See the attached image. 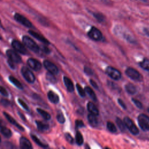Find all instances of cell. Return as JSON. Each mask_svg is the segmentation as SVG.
I'll return each mask as SVG.
<instances>
[{"label":"cell","instance_id":"6da1fadb","mask_svg":"<svg viewBox=\"0 0 149 149\" xmlns=\"http://www.w3.org/2000/svg\"><path fill=\"white\" fill-rule=\"evenodd\" d=\"M22 41L24 45L29 48L30 50L34 52H38L40 51V48L38 45L30 37L27 36H24L22 38Z\"/></svg>","mask_w":149,"mask_h":149},{"label":"cell","instance_id":"7a4b0ae2","mask_svg":"<svg viewBox=\"0 0 149 149\" xmlns=\"http://www.w3.org/2000/svg\"><path fill=\"white\" fill-rule=\"evenodd\" d=\"M137 120L140 127L144 131L149 130V116L141 113L137 118Z\"/></svg>","mask_w":149,"mask_h":149},{"label":"cell","instance_id":"3957f363","mask_svg":"<svg viewBox=\"0 0 149 149\" xmlns=\"http://www.w3.org/2000/svg\"><path fill=\"white\" fill-rule=\"evenodd\" d=\"M123 122L126 127L129 130V131L134 135H137L139 133V129L137 127L133 120L129 117L126 116L123 118Z\"/></svg>","mask_w":149,"mask_h":149},{"label":"cell","instance_id":"277c9868","mask_svg":"<svg viewBox=\"0 0 149 149\" xmlns=\"http://www.w3.org/2000/svg\"><path fill=\"white\" fill-rule=\"evenodd\" d=\"M125 73L129 77H130L133 80H135V81L142 80V76L141 74L137 70H136L133 68H131V67L127 68L125 71Z\"/></svg>","mask_w":149,"mask_h":149},{"label":"cell","instance_id":"5b68a950","mask_svg":"<svg viewBox=\"0 0 149 149\" xmlns=\"http://www.w3.org/2000/svg\"><path fill=\"white\" fill-rule=\"evenodd\" d=\"M21 73L24 79L30 83H33L35 81V76L33 73L26 66H23L21 69Z\"/></svg>","mask_w":149,"mask_h":149},{"label":"cell","instance_id":"8992f818","mask_svg":"<svg viewBox=\"0 0 149 149\" xmlns=\"http://www.w3.org/2000/svg\"><path fill=\"white\" fill-rule=\"evenodd\" d=\"M88 36L93 40L100 41L102 38V34L98 29L93 26L88 32Z\"/></svg>","mask_w":149,"mask_h":149},{"label":"cell","instance_id":"52a82bcc","mask_svg":"<svg viewBox=\"0 0 149 149\" xmlns=\"http://www.w3.org/2000/svg\"><path fill=\"white\" fill-rule=\"evenodd\" d=\"M105 72L109 77L113 80H118L121 77V73L112 66H108L105 69Z\"/></svg>","mask_w":149,"mask_h":149},{"label":"cell","instance_id":"ba28073f","mask_svg":"<svg viewBox=\"0 0 149 149\" xmlns=\"http://www.w3.org/2000/svg\"><path fill=\"white\" fill-rule=\"evenodd\" d=\"M13 17L16 22H17L20 24H22L23 26H24L26 27H28V28L32 27V23H31V22L28 19H27L25 16H23L22 15H21L19 13H16L14 15Z\"/></svg>","mask_w":149,"mask_h":149},{"label":"cell","instance_id":"9c48e42d","mask_svg":"<svg viewBox=\"0 0 149 149\" xmlns=\"http://www.w3.org/2000/svg\"><path fill=\"white\" fill-rule=\"evenodd\" d=\"M6 54L8 57L9 59H10L14 63H20L22 61L21 56L15 51L13 49H9L6 50Z\"/></svg>","mask_w":149,"mask_h":149},{"label":"cell","instance_id":"30bf717a","mask_svg":"<svg viewBox=\"0 0 149 149\" xmlns=\"http://www.w3.org/2000/svg\"><path fill=\"white\" fill-rule=\"evenodd\" d=\"M12 46L13 47V48L15 51H16L17 52L20 54H26L27 53L25 45H23L20 42H19L16 40H14L12 41Z\"/></svg>","mask_w":149,"mask_h":149},{"label":"cell","instance_id":"8fae6325","mask_svg":"<svg viewBox=\"0 0 149 149\" xmlns=\"http://www.w3.org/2000/svg\"><path fill=\"white\" fill-rule=\"evenodd\" d=\"M27 63L30 68L36 71L40 70L42 67V64L38 60L32 58L27 59Z\"/></svg>","mask_w":149,"mask_h":149},{"label":"cell","instance_id":"7c38bea8","mask_svg":"<svg viewBox=\"0 0 149 149\" xmlns=\"http://www.w3.org/2000/svg\"><path fill=\"white\" fill-rule=\"evenodd\" d=\"M43 65L45 68L50 73H52L54 74H56L59 72L57 66L54 63L49 61L45 60L43 62Z\"/></svg>","mask_w":149,"mask_h":149},{"label":"cell","instance_id":"4fadbf2b","mask_svg":"<svg viewBox=\"0 0 149 149\" xmlns=\"http://www.w3.org/2000/svg\"><path fill=\"white\" fill-rule=\"evenodd\" d=\"M29 33L30 34H31L33 37H34L35 38L37 39L38 41L45 44H49V42L48 40H47L44 36L39 34L38 33H37L33 30H29Z\"/></svg>","mask_w":149,"mask_h":149},{"label":"cell","instance_id":"5bb4252c","mask_svg":"<svg viewBox=\"0 0 149 149\" xmlns=\"http://www.w3.org/2000/svg\"><path fill=\"white\" fill-rule=\"evenodd\" d=\"M20 146L23 149H31L32 145L30 141L25 137H21L20 139Z\"/></svg>","mask_w":149,"mask_h":149},{"label":"cell","instance_id":"9a60e30c","mask_svg":"<svg viewBox=\"0 0 149 149\" xmlns=\"http://www.w3.org/2000/svg\"><path fill=\"white\" fill-rule=\"evenodd\" d=\"M3 115H5V118H6V119L12 125H13L14 126H15L16 127H17L19 130H22V131H23L24 130V128L20 125H19L18 123H17V122L16 121L15 119H14L10 115H9L8 113L5 112H3Z\"/></svg>","mask_w":149,"mask_h":149},{"label":"cell","instance_id":"2e32d148","mask_svg":"<svg viewBox=\"0 0 149 149\" xmlns=\"http://www.w3.org/2000/svg\"><path fill=\"white\" fill-rule=\"evenodd\" d=\"M63 81L65 83V86L66 87V88L69 92H73L74 90V85L73 84L72 81L68 77L64 76L63 77Z\"/></svg>","mask_w":149,"mask_h":149},{"label":"cell","instance_id":"e0dca14e","mask_svg":"<svg viewBox=\"0 0 149 149\" xmlns=\"http://www.w3.org/2000/svg\"><path fill=\"white\" fill-rule=\"evenodd\" d=\"M47 97L48 100L52 103L56 104L59 101V96L53 91H49L47 93Z\"/></svg>","mask_w":149,"mask_h":149},{"label":"cell","instance_id":"ac0fdd59","mask_svg":"<svg viewBox=\"0 0 149 149\" xmlns=\"http://www.w3.org/2000/svg\"><path fill=\"white\" fill-rule=\"evenodd\" d=\"M87 109L88 111L92 114H94L96 116H98L99 115V111L98 109L96 107V106L91 102H88L87 104Z\"/></svg>","mask_w":149,"mask_h":149},{"label":"cell","instance_id":"d6986e66","mask_svg":"<svg viewBox=\"0 0 149 149\" xmlns=\"http://www.w3.org/2000/svg\"><path fill=\"white\" fill-rule=\"evenodd\" d=\"M87 119H88V120L89 123H90L92 126L95 127V126H97L98 123V119H97L96 115H95L92 114V113H90V114L88 115Z\"/></svg>","mask_w":149,"mask_h":149},{"label":"cell","instance_id":"ffe728a7","mask_svg":"<svg viewBox=\"0 0 149 149\" xmlns=\"http://www.w3.org/2000/svg\"><path fill=\"white\" fill-rule=\"evenodd\" d=\"M36 123L37 125V129L40 132H45L49 129V125L46 123H44L39 120H36Z\"/></svg>","mask_w":149,"mask_h":149},{"label":"cell","instance_id":"44dd1931","mask_svg":"<svg viewBox=\"0 0 149 149\" xmlns=\"http://www.w3.org/2000/svg\"><path fill=\"white\" fill-rule=\"evenodd\" d=\"M125 90L130 94H134L137 91L136 86L134 84L130 83L125 85Z\"/></svg>","mask_w":149,"mask_h":149},{"label":"cell","instance_id":"7402d4cb","mask_svg":"<svg viewBox=\"0 0 149 149\" xmlns=\"http://www.w3.org/2000/svg\"><path fill=\"white\" fill-rule=\"evenodd\" d=\"M84 90H85V92L90 96V97L93 101L97 100V96H96L94 91L91 87H90L88 86H86L84 88Z\"/></svg>","mask_w":149,"mask_h":149},{"label":"cell","instance_id":"603a6c76","mask_svg":"<svg viewBox=\"0 0 149 149\" xmlns=\"http://www.w3.org/2000/svg\"><path fill=\"white\" fill-rule=\"evenodd\" d=\"M0 132L6 137L8 138L12 136L11 130L9 128L6 127L5 126H3L0 128Z\"/></svg>","mask_w":149,"mask_h":149},{"label":"cell","instance_id":"cb8c5ba5","mask_svg":"<svg viewBox=\"0 0 149 149\" xmlns=\"http://www.w3.org/2000/svg\"><path fill=\"white\" fill-rule=\"evenodd\" d=\"M9 80H10V81L13 83L16 87H17L19 89H23V86L21 84V83L15 77L12 76H10L9 77Z\"/></svg>","mask_w":149,"mask_h":149},{"label":"cell","instance_id":"d4e9b609","mask_svg":"<svg viewBox=\"0 0 149 149\" xmlns=\"http://www.w3.org/2000/svg\"><path fill=\"white\" fill-rule=\"evenodd\" d=\"M31 139H33V140L37 144H38L39 146L41 147H43V148H46L48 147V144H45L42 142H41L40 139L36 136H35L34 134H31Z\"/></svg>","mask_w":149,"mask_h":149},{"label":"cell","instance_id":"484cf974","mask_svg":"<svg viewBox=\"0 0 149 149\" xmlns=\"http://www.w3.org/2000/svg\"><path fill=\"white\" fill-rule=\"evenodd\" d=\"M37 111L38 112L40 115L42 116V117L45 119V120H49L51 119V115L49 113L45 111L44 110L41 109V108H37Z\"/></svg>","mask_w":149,"mask_h":149},{"label":"cell","instance_id":"4316f807","mask_svg":"<svg viewBox=\"0 0 149 149\" xmlns=\"http://www.w3.org/2000/svg\"><path fill=\"white\" fill-rule=\"evenodd\" d=\"M139 65L143 69L149 71V59L148 58H144L139 63Z\"/></svg>","mask_w":149,"mask_h":149},{"label":"cell","instance_id":"83f0119b","mask_svg":"<svg viewBox=\"0 0 149 149\" xmlns=\"http://www.w3.org/2000/svg\"><path fill=\"white\" fill-rule=\"evenodd\" d=\"M76 143L79 146L83 144V141H84L83 136L81 134V133L79 131H77L76 133Z\"/></svg>","mask_w":149,"mask_h":149},{"label":"cell","instance_id":"f1b7e54d","mask_svg":"<svg viewBox=\"0 0 149 149\" xmlns=\"http://www.w3.org/2000/svg\"><path fill=\"white\" fill-rule=\"evenodd\" d=\"M116 124H117L119 129L122 132H124L126 130V126H125L123 121H122L120 118H116Z\"/></svg>","mask_w":149,"mask_h":149},{"label":"cell","instance_id":"f546056e","mask_svg":"<svg viewBox=\"0 0 149 149\" xmlns=\"http://www.w3.org/2000/svg\"><path fill=\"white\" fill-rule=\"evenodd\" d=\"M107 129H108V130L110 132L115 133L117 131V129H116V126L114 125L113 123H112V122H111L110 121H108L107 122Z\"/></svg>","mask_w":149,"mask_h":149},{"label":"cell","instance_id":"4dcf8cb0","mask_svg":"<svg viewBox=\"0 0 149 149\" xmlns=\"http://www.w3.org/2000/svg\"><path fill=\"white\" fill-rule=\"evenodd\" d=\"M54 75H55L54 74L48 72L46 74V78L50 82H51L52 83H55L56 82V79Z\"/></svg>","mask_w":149,"mask_h":149},{"label":"cell","instance_id":"1f68e13d","mask_svg":"<svg viewBox=\"0 0 149 149\" xmlns=\"http://www.w3.org/2000/svg\"><path fill=\"white\" fill-rule=\"evenodd\" d=\"M93 16L100 22H102L105 20V16L101 13H94Z\"/></svg>","mask_w":149,"mask_h":149},{"label":"cell","instance_id":"d6a6232c","mask_svg":"<svg viewBox=\"0 0 149 149\" xmlns=\"http://www.w3.org/2000/svg\"><path fill=\"white\" fill-rule=\"evenodd\" d=\"M76 88H77V91H78L79 95L83 97H85V95H86L85 90L82 88V87L79 83L76 84Z\"/></svg>","mask_w":149,"mask_h":149},{"label":"cell","instance_id":"836d02e7","mask_svg":"<svg viewBox=\"0 0 149 149\" xmlns=\"http://www.w3.org/2000/svg\"><path fill=\"white\" fill-rule=\"evenodd\" d=\"M56 119L60 123H63L65 122V118L62 112H59L56 115Z\"/></svg>","mask_w":149,"mask_h":149},{"label":"cell","instance_id":"e575fe53","mask_svg":"<svg viewBox=\"0 0 149 149\" xmlns=\"http://www.w3.org/2000/svg\"><path fill=\"white\" fill-rule=\"evenodd\" d=\"M65 136L66 140H67V141H68L69 143H70V144H73V143H74L73 138L72 137V136H71L69 133H65Z\"/></svg>","mask_w":149,"mask_h":149},{"label":"cell","instance_id":"d590c367","mask_svg":"<svg viewBox=\"0 0 149 149\" xmlns=\"http://www.w3.org/2000/svg\"><path fill=\"white\" fill-rule=\"evenodd\" d=\"M75 126H76V128L78 129L81 127H84V125L83 122L81 120H79V119H77L75 121Z\"/></svg>","mask_w":149,"mask_h":149},{"label":"cell","instance_id":"8d00e7d4","mask_svg":"<svg viewBox=\"0 0 149 149\" xmlns=\"http://www.w3.org/2000/svg\"><path fill=\"white\" fill-rule=\"evenodd\" d=\"M132 100L134 104V105H135L137 108H140V109H141V108H143V105H142V104H141L139 100H136V99H135V98H132Z\"/></svg>","mask_w":149,"mask_h":149},{"label":"cell","instance_id":"74e56055","mask_svg":"<svg viewBox=\"0 0 149 149\" xmlns=\"http://www.w3.org/2000/svg\"><path fill=\"white\" fill-rule=\"evenodd\" d=\"M18 102L19 103V104L26 110H29V107L27 106V105L21 99H18Z\"/></svg>","mask_w":149,"mask_h":149},{"label":"cell","instance_id":"f35d334b","mask_svg":"<svg viewBox=\"0 0 149 149\" xmlns=\"http://www.w3.org/2000/svg\"><path fill=\"white\" fill-rule=\"evenodd\" d=\"M0 93L4 96H8V93L7 90L3 87L0 86Z\"/></svg>","mask_w":149,"mask_h":149},{"label":"cell","instance_id":"ab89813d","mask_svg":"<svg viewBox=\"0 0 149 149\" xmlns=\"http://www.w3.org/2000/svg\"><path fill=\"white\" fill-rule=\"evenodd\" d=\"M84 71L88 75H93V72L91 70V69L89 67H87V66L84 67Z\"/></svg>","mask_w":149,"mask_h":149},{"label":"cell","instance_id":"60d3db41","mask_svg":"<svg viewBox=\"0 0 149 149\" xmlns=\"http://www.w3.org/2000/svg\"><path fill=\"white\" fill-rule=\"evenodd\" d=\"M0 103L4 107H8L10 104L9 101H8V100H6V99H1Z\"/></svg>","mask_w":149,"mask_h":149},{"label":"cell","instance_id":"b9f144b4","mask_svg":"<svg viewBox=\"0 0 149 149\" xmlns=\"http://www.w3.org/2000/svg\"><path fill=\"white\" fill-rule=\"evenodd\" d=\"M118 101L119 104L122 107V108H123L124 109H126V104H125V102H124L121 99L119 98V99L118 100Z\"/></svg>","mask_w":149,"mask_h":149},{"label":"cell","instance_id":"7bdbcfd3","mask_svg":"<svg viewBox=\"0 0 149 149\" xmlns=\"http://www.w3.org/2000/svg\"><path fill=\"white\" fill-rule=\"evenodd\" d=\"M90 83H91V84L92 85V86H93V87H94V88H96V89H98V86L97 84L95 83V81H94V80H92V79H90Z\"/></svg>","mask_w":149,"mask_h":149},{"label":"cell","instance_id":"ee69618b","mask_svg":"<svg viewBox=\"0 0 149 149\" xmlns=\"http://www.w3.org/2000/svg\"><path fill=\"white\" fill-rule=\"evenodd\" d=\"M8 63L9 64V66L10 67V68H12V69H14L15 68V66L14 65V62H12V61H10V59H9L8 61Z\"/></svg>","mask_w":149,"mask_h":149},{"label":"cell","instance_id":"f6af8a7d","mask_svg":"<svg viewBox=\"0 0 149 149\" xmlns=\"http://www.w3.org/2000/svg\"><path fill=\"white\" fill-rule=\"evenodd\" d=\"M42 51L45 54H49L50 52V50L47 47L43 46V47L42 48Z\"/></svg>","mask_w":149,"mask_h":149},{"label":"cell","instance_id":"bcb514c9","mask_svg":"<svg viewBox=\"0 0 149 149\" xmlns=\"http://www.w3.org/2000/svg\"><path fill=\"white\" fill-rule=\"evenodd\" d=\"M144 32H145V33H146L147 35H148V36H149V29H147V28L145 29H144Z\"/></svg>","mask_w":149,"mask_h":149},{"label":"cell","instance_id":"7dc6e473","mask_svg":"<svg viewBox=\"0 0 149 149\" xmlns=\"http://www.w3.org/2000/svg\"><path fill=\"white\" fill-rule=\"evenodd\" d=\"M3 126H5V125H4V123H3V122L2 121V120L0 119V128L2 127Z\"/></svg>","mask_w":149,"mask_h":149},{"label":"cell","instance_id":"c3c4849f","mask_svg":"<svg viewBox=\"0 0 149 149\" xmlns=\"http://www.w3.org/2000/svg\"><path fill=\"white\" fill-rule=\"evenodd\" d=\"M19 113V115H20V117H21V118H22V119H24V120H26V119H25V117H24V115H23V114H22V113H20V112H19V113Z\"/></svg>","mask_w":149,"mask_h":149},{"label":"cell","instance_id":"681fc988","mask_svg":"<svg viewBox=\"0 0 149 149\" xmlns=\"http://www.w3.org/2000/svg\"><path fill=\"white\" fill-rule=\"evenodd\" d=\"M1 137H0V143H1Z\"/></svg>","mask_w":149,"mask_h":149},{"label":"cell","instance_id":"f907efd6","mask_svg":"<svg viewBox=\"0 0 149 149\" xmlns=\"http://www.w3.org/2000/svg\"><path fill=\"white\" fill-rule=\"evenodd\" d=\"M1 19H0V24H1Z\"/></svg>","mask_w":149,"mask_h":149},{"label":"cell","instance_id":"816d5d0a","mask_svg":"<svg viewBox=\"0 0 149 149\" xmlns=\"http://www.w3.org/2000/svg\"><path fill=\"white\" fill-rule=\"evenodd\" d=\"M0 38H1V35H0Z\"/></svg>","mask_w":149,"mask_h":149},{"label":"cell","instance_id":"f5cc1de1","mask_svg":"<svg viewBox=\"0 0 149 149\" xmlns=\"http://www.w3.org/2000/svg\"><path fill=\"white\" fill-rule=\"evenodd\" d=\"M0 79H1V77H0Z\"/></svg>","mask_w":149,"mask_h":149}]
</instances>
